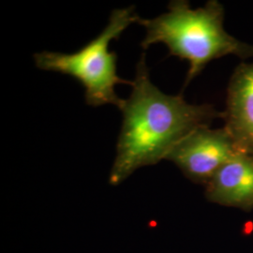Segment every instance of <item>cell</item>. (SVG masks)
Wrapping results in <instances>:
<instances>
[{
  "label": "cell",
  "mask_w": 253,
  "mask_h": 253,
  "mask_svg": "<svg viewBox=\"0 0 253 253\" xmlns=\"http://www.w3.org/2000/svg\"><path fill=\"white\" fill-rule=\"evenodd\" d=\"M132 90L120 110L123 121L110 183L118 185L144 166L166 160L183 138L201 126H209L222 113L210 104H190L179 96L167 95L154 85L145 54L136 67Z\"/></svg>",
  "instance_id": "6da1fadb"
},
{
  "label": "cell",
  "mask_w": 253,
  "mask_h": 253,
  "mask_svg": "<svg viewBox=\"0 0 253 253\" xmlns=\"http://www.w3.org/2000/svg\"><path fill=\"white\" fill-rule=\"evenodd\" d=\"M168 9L156 18L138 17L136 23L146 30L141 42L144 50L163 43L171 55L189 62L184 87L214 59L229 54L240 58L253 56V45L227 33L223 27L224 8L217 0H210L195 9L190 8L188 1L174 0Z\"/></svg>",
  "instance_id": "7a4b0ae2"
},
{
  "label": "cell",
  "mask_w": 253,
  "mask_h": 253,
  "mask_svg": "<svg viewBox=\"0 0 253 253\" xmlns=\"http://www.w3.org/2000/svg\"><path fill=\"white\" fill-rule=\"evenodd\" d=\"M138 17L133 6L115 9L100 35L79 51L73 54L44 51L34 54L37 68L63 73L76 79L84 86L85 101L90 106L113 104L120 108L124 100L118 97L115 88L119 84L132 85V82L118 76V54L111 52L109 45L136 23Z\"/></svg>",
  "instance_id": "3957f363"
},
{
  "label": "cell",
  "mask_w": 253,
  "mask_h": 253,
  "mask_svg": "<svg viewBox=\"0 0 253 253\" xmlns=\"http://www.w3.org/2000/svg\"><path fill=\"white\" fill-rule=\"evenodd\" d=\"M238 152L234 139L224 127L201 126L183 138L166 160L174 163L190 180L207 185Z\"/></svg>",
  "instance_id": "277c9868"
},
{
  "label": "cell",
  "mask_w": 253,
  "mask_h": 253,
  "mask_svg": "<svg viewBox=\"0 0 253 253\" xmlns=\"http://www.w3.org/2000/svg\"><path fill=\"white\" fill-rule=\"evenodd\" d=\"M224 128L238 150L253 155V63H241L230 79Z\"/></svg>",
  "instance_id": "5b68a950"
},
{
  "label": "cell",
  "mask_w": 253,
  "mask_h": 253,
  "mask_svg": "<svg viewBox=\"0 0 253 253\" xmlns=\"http://www.w3.org/2000/svg\"><path fill=\"white\" fill-rule=\"evenodd\" d=\"M208 201L219 206L253 209V155L238 152L206 185Z\"/></svg>",
  "instance_id": "8992f818"
}]
</instances>
